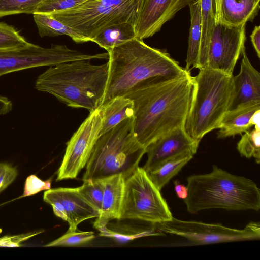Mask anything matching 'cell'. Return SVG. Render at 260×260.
<instances>
[{
    "label": "cell",
    "instance_id": "cell-28",
    "mask_svg": "<svg viewBox=\"0 0 260 260\" xmlns=\"http://www.w3.org/2000/svg\"><path fill=\"white\" fill-rule=\"evenodd\" d=\"M31 44L13 26L0 22V50L21 49Z\"/></svg>",
    "mask_w": 260,
    "mask_h": 260
},
{
    "label": "cell",
    "instance_id": "cell-26",
    "mask_svg": "<svg viewBox=\"0 0 260 260\" xmlns=\"http://www.w3.org/2000/svg\"><path fill=\"white\" fill-rule=\"evenodd\" d=\"M237 149L242 156L253 157L257 164L260 162V129L254 128L242 135L237 144Z\"/></svg>",
    "mask_w": 260,
    "mask_h": 260
},
{
    "label": "cell",
    "instance_id": "cell-20",
    "mask_svg": "<svg viewBox=\"0 0 260 260\" xmlns=\"http://www.w3.org/2000/svg\"><path fill=\"white\" fill-rule=\"evenodd\" d=\"M260 0H222V22L239 25L253 21L259 10Z\"/></svg>",
    "mask_w": 260,
    "mask_h": 260
},
{
    "label": "cell",
    "instance_id": "cell-40",
    "mask_svg": "<svg viewBox=\"0 0 260 260\" xmlns=\"http://www.w3.org/2000/svg\"><path fill=\"white\" fill-rule=\"evenodd\" d=\"M250 123L255 128L260 129V109L256 111L252 115Z\"/></svg>",
    "mask_w": 260,
    "mask_h": 260
},
{
    "label": "cell",
    "instance_id": "cell-1",
    "mask_svg": "<svg viewBox=\"0 0 260 260\" xmlns=\"http://www.w3.org/2000/svg\"><path fill=\"white\" fill-rule=\"evenodd\" d=\"M194 90L190 72L157 76L135 86L125 95L134 105V131L145 148L166 134L184 127Z\"/></svg>",
    "mask_w": 260,
    "mask_h": 260
},
{
    "label": "cell",
    "instance_id": "cell-7",
    "mask_svg": "<svg viewBox=\"0 0 260 260\" xmlns=\"http://www.w3.org/2000/svg\"><path fill=\"white\" fill-rule=\"evenodd\" d=\"M142 0H87L73 8L49 13L82 36L92 39L109 26L135 25Z\"/></svg>",
    "mask_w": 260,
    "mask_h": 260
},
{
    "label": "cell",
    "instance_id": "cell-4",
    "mask_svg": "<svg viewBox=\"0 0 260 260\" xmlns=\"http://www.w3.org/2000/svg\"><path fill=\"white\" fill-rule=\"evenodd\" d=\"M187 197L184 200L187 211L197 214L210 209L231 211L260 209V190L252 180L213 165L211 172L186 179Z\"/></svg>",
    "mask_w": 260,
    "mask_h": 260
},
{
    "label": "cell",
    "instance_id": "cell-8",
    "mask_svg": "<svg viewBox=\"0 0 260 260\" xmlns=\"http://www.w3.org/2000/svg\"><path fill=\"white\" fill-rule=\"evenodd\" d=\"M160 190L138 167L125 179L120 219H135L156 225L170 220L172 214Z\"/></svg>",
    "mask_w": 260,
    "mask_h": 260
},
{
    "label": "cell",
    "instance_id": "cell-39",
    "mask_svg": "<svg viewBox=\"0 0 260 260\" xmlns=\"http://www.w3.org/2000/svg\"><path fill=\"white\" fill-rule=\"evenodd\" d=\"M221 1L222 0H213L215 23L222 22Z\"/></svg>",
    "mask_w": 260,
    "mask_h": 260
},
{
    "label": "cell",
    "instance_id": "cell-3",
    "mask_svg": "<svg viewBox=\"0 0 260 260\" xmlns=\"http://www.w3.org/2000/svg\"><path fill=\"white\" fill-rule=\"evenodd\" d=\"M80 60L50 66L37 78L35 88L48 93L67 106L98 109L107 86L109 64L95 65Z\"/></svg>",
    "mask_w": 260,
    "mask_h": 260
},
{
    "label": "cell",
    "instance_id": "cell-33",
    "mask_svg": "<svg viewBox=\"0 0 260 260\" xmlns=\"http://www.w3.org/2000/svg\"><path fill=\"white\" fill-rule=\"evenodd\" d=\"M51 179L43 181L34 174L28 176L25 180L23 193L21 197L35 195L39 192L51 189Z\"/></svg>",
    "mask_w": 260,
    "mask_h": 260
},
{
    "label": "cell",
    "instance_id": "cell-27",
    "mask_svg": "<svg viewBox=\"0 0 260 260\" xmlns=\"http://www.w3.org/2000/svg\"><path fill=\"white\" fill-rule=\"evenodd\" d=\"M105 187V180L83 181V184L77 187L84 199L99 213L102 204Z\"/></svg>",
    "mask_w": 260,
    "mask_h": 260
},
{
    "label": "cell",
    "instance_id": "cell-37",
    "mask_svg": "<svg viewBox=\"0 0 260 260\" xmlns=\"http://www.w3.org/2000/svg\"><path fill=\"white\" fill-rule=\"evenodd\" d=\"M12 109L11 101L7 97L0 95V116L9 113Z\"/></svg>",
    "mask_w": 260,
    "mask_h": 260
},
{
    "label": "cell",
    "instance_id": "cell-16",
    "mask_svg": "<svg viewBox=\"0 0 260 260\" xmlns=\"http://www.w3.org/2000/svg\"><path fill=\"white\" fill-rule=\"evenodd\" d=\"M239 73L233 76V94L228 110L260 104V73L251 63L243 50Z\"/></svg>",
    "mask_w": 260,
    "mask_h": 260
},
{
    "label": "cell",
    "instance_id": "cell-6",
    "mask_svg": "<svg viewBox=\"0 0 260 260\" xmlns=\"http://www.w3.org/2000/svg\"><path fill=\"white\" fill-rule=\"evenodd\" d=\"M146 148L134 131V117L124 120L98 138L86 165L83 181L122 175L125 179L139 167Z\"/></svg>",
    "mask_w": 260,
    "mask_h": 260
},
{
    "label": "cell",
    "instance_id": "cell-31",
    "mask_svg": "<svg viewBox=\"0 0 260 260\" xmlns=\"http://www.w3.org/2000/svg\"><path fill=\"white\" fill-rule=\"evenodd\" d=\"M87 0H42L35 13L49 14L73 8Z\"/></svg>",
    "mask_w": 260,
    "mask_h": 260
},
{
    "label": "cell",
    "instance_id": "cell-15",
    "mask_svg": "<svg viewBox=\"0 0 260 260\" xmlns=\"http://www.w3.org/2000/svg\"><path fill=\"white\" fill-rule=\"evenodd\" d=\"M193 0H142L135 25L136 38L143 40L158 32L162 25Z\"/></svg>",
    "mask_w": 260,
    "mask_h": 260
},
{
    "label": "cell",
    "instance_id": "cell-9",
    "mask_svg": "<svg viewBox=\"0 0 260 260\" xmlns=\"http://www.w3.org/2000/svg\"><path fill=\"white\" fill-rule=\"evenodd\" d=\"M157 225V231L182 237L195 245L258 240L260 224L251 221L243 229L225 226L219 223L186 221L173 216L169 221Z\"/></svg>",
    "mask_w": 260,
    "mask_h": 260
},
{
    "label": "cell",
    "instance_id": "cell-2",
    "mask_svg": "<svg viewBox=\"0 0 260 260\" xmlns=\"http://www.w3.org/2000/svg\"><path fill=\"white\" fill-rule=\"evenodd\" d=\"M107 52L109 74L100 106L115 97L125 95L137 84L151 77L188 72L166 51L151 47L136 38Z\"/></svg>",
    "mask_w": 260,
    "mask_h": 260
},
{
    "label": "cell",
    "instance_id": "cell-22",
    "mask_svg": "<svg viewBox=\"0 0 260 260\" xmlns=\"http://www.w3.org/2000/svg\"><path fill=\"white\" fill-rule=\"evenodd\" d=\"M135 38V25L124 22L105 27L92 39L91 42L108 51Z\"/></svg>",
    "mask_w": 260,
    "mask_h": 260
},
{
    "label": "cell",
    "instance_id": "cell-11",
    "mask_svg": "<svg viewBox=\"0 0 260 260\" xmlns=\"http://www.w3.org/2000/svg\"><path fill=\"white\" fill-rule=\"evenodd\" d=\"M102 120L98 108L90 112L67 144L57 174V181L75 178L86 166L100 136Z\"/></svg>",
    "mask_w": 260,
    "mask_h": 260
},
{
    "label": "cell",
    "instance_id": "cell-13",
    "mask_svg": "<svg viewBox=\"0 0 260 260\" xmlns=\"http://www.w3.org/2000/svg\"><path fill=\"white\" fill-rule=\"evenodd\" d=\"M44 202L51 205L54 214L69 223V231L87 219L96 218L99 212L81 196L77 188L50 189L43 195Z\"/></svg>",
    "mask_w": 260,
    "mask_h": 260
},
{
    "label": "cell",
    "instance_id": "cell-18",
    "mask_svg": "<svg viewBox=\"0 0 260 260\" xmlns=\"http://www.w3.org/2000/svg\"><path fill=\"white\" fill-rule=\"evenodd\" d=\"M260 109V104H254L228 110L224 115L217 133L218 139H224L245 133L252 126L250 120Z\"/></svg>",
    "mask_w": 260,
    "mask_h": 260
},
{
    "label": "cell",
    "instance_id": "cell-32",
    "mask_svg": "<svg viewBox=\"0 0 260 260\" xmlns=\"http://www.w3.org/2000/svg\"><path fill=\"white\" fill-rule=\"evenodd\" d=\"M99 231L100 232V235L101 236L113 238L117 240L123 242L133 240L140 237L160 235L164 234L154 229L140 231L134 233L125 234L113 231L108 229L107 226L101 229Z\"/></svg>",
    "mask_w": 260,
    "mask_h": 260
},
{
    "label": "cell",
    "instance_id": "cell-10",
    "mask_svg": "<svg viewBox=\"0 0 260 260\" xmlns=\"http://www.w3.org/2000/svg\"><path fill=\"white\" fill-rule=\"evenodd\" d=\"M92 58L91 54L70 49L65 45H52L44 48L31 43L26 48L0 50V77L27 69Z\"/></svg>",
    "mask_w": 260,
    "mask_h": 260
},
{
    "label": "cell",
    "instance_id": "cell-12",
    "mask_svg": "<svg viewBox=\"0 0 260 260\" xmlns=\"http://www.w3.org/2000/svg\"><path fill=\"white\" fill-rule=\"evenodd\" d=\"M246 23L231 25L215 23L211 36L207 67L233 75L245 47Z\"/></svg>",
    "mask_w": 260,
    "mask_h": 260
},
{
    "label": "cell",
    "instance_id": "cell-14",
    "mask_svg": "<svg viewBox=\"0 0 260 260\" xmlns=\"http://www.w3.org/2000/svg\"><path fill=\"white\" fill-rule=\"evenodd\" d=\"M199 142L191 138L184 127L158 138L146 148L147 159L142 167L148 173L155 171L169 159L184 153L196 154Z\"/></svg>",
    "mask_w": 260,
    "mask_h": 260
},
{
    "label": "cell",
    "instance_id": "cell-34",
    "mask_svg": "<svg viewBox=\"0 0 260 260\" xmlns=\"http://www.w3.org/2000/svg\"><path fill=\"white\" fill-rule=\"evenodd\" d=\"M17 175L16 167L6 162H0V193L14 181Z\"/></svg>",
    "mask_w": 260,
    "mask_h": 260
},
{
    "label": "cell",
    "instance_id": "cell-29",
    "mask_svg": "<svg viewBox=\"0 0 260 260\" xmlns=\"http://www.w3.org/2000/svg\"><path fill=\"white\" fill-rule=\"evenodd\" d=\"M42 0H0V17L20 13L35 14Z\"/></svg>",
    "mask_w": 260,
    "mask_h": 260
},
{
    "label": "cell",
    "instance_id": "cell-25",
    "mask_svg": "<svg viewBox=\"0 0 260 260\" xmlns=\"http://www.w3.org/2000/svg\"><path fill=\"white\" fill-rule=\"evenodd\" d=\"M193 156L191 153L177 155L166 161L155 171L146 173L153 183L161 190L192 158Z\"/></svg>",
    "mask_w": 260,
    "mask_h": 260
},
{
    "label": "cell",
    "instance_id": "cell-19",
    "mask_svg": "<svg viewBox=\"0 0 260 260\" xmlns=\"http://www.w3.org/2000/svg\"><path fill=\"white\" fill-rule=\"evenodd\" d=\"M99 109L102 120L100 136L124 120L134 116L133 102L125 96L115 97L100 106Z\"/></svg>",
    "mask_w": 260,
    "mask_h": 260
},
{
    "label": "cell",
    "instance_id": "cell-36",
    "mask_svg": "<svg viewBox=\"0 0 260 260\" xmlns=\"http://www.w3.org/2000/svg\"><path fill=\"white\" fill-rule=\"evenodd\" d=\"M250 39L257 57L260 58V26H255L251 34Z\"/></svg>",
    "mask_w": 260,
    "mask_h": 260
},
{
    "label": "cell",
    "instance_id": "cell-21",
    "mask_svg": "<svg viewBox=\"0 0 260 260\" xmlns=\"http://www.w3.org/2000/svg\"><path fill=\"white\" fill-rule=\"evenodd\" d=\"M190 15V26L185 69L190 72L199 69L200 46L201 36L200 0H193L188 5Z\"/></svg>",
    "mask_w": 260,
    "mask_h": 260
},
{
    "label": "cell",
    "instance_id": "cell-23",
    "mask_svg": "<svg viewBox=\"0 0 260 260\" xmlns=\"http://www.w3.org/2000/svg\"><path fill=\"white\" fill-rule=\"evenodd\" d=\"M200 4L201 36L198 69L207 67L210 39L215 25L213 0H200Z\"/></svg>",
    "mask_w": 260,
    "mask_h": 260
},
{
    "label": "cell",
    "instance_id": "cell-5",
    "mask_svg": "<svg viewBox=\"0 0 260 260\" xmlns=\"http://www.w3.org/2000/svg\"><path fill=\"white\" fill-rule=\"evenodd\" d=\"M193 77L194 90L184 125L186 133L200 142L205 135L219 128L233 94V75L206 67Z\"/></svg>",
    "mask_w": 260,
    "mask_h": 260
},
{
    "label": "cell",
    "instance_id": "cell-30",
    "mask_svg": "<svg viewBox=\"0 0 260 260\" xmlns=\"http://www.w3.org/2000/svg\"><path fill=\"white\" fill-rule=\"evenodd\" d=\"M95 237L92 231L77 232L75 231H69L60 237L50 242L44 246L57 247V246H73L83 244L92 240Z\"/></svg>",
    "mask_w": 260,
    "mask_h": 260
},
{
    "label": "cell",
    "instance_id": "cell-38",
    "mask_svg": "<svg viewBox=\"0 0 260 260\" xmlns=\"http://www.w3.org/2000/svg\"><path fill=\"white\" fill-rule=\"evenodd\" d=\"M174 189L177 197L184 200L188 195V188L187 186L181 184L178 180L174 181Z\"/></svg>",
    "mask_w": 260,
    "mask_h": 260
},
{
    "label": "cell",
    "instance_id": "cell-24",
    "mask_svg": "<svg viewBox=\"0 0 260 260\" xmlns=\"http://www.w3.org/2000/svg\"><path fill=\"white\" fill-rule=\"evenodd\" d=\"M33 16L41 37L67 35L77 43L91 41L89 39L82 36L72 27L56 20L49 14L35 13Z\"/></svg>",
    "mask_w": 260,
    "mask_h": 260
},
{
    "label": "cell",
    "instance_id": "cell-35",
    "mask_svg": "<svg viewBox=\"0 0 260 260\" xmlns=\"http://www.w3.org/2000/svg\"><path fill=\"white\" fill-rule=\"evenodd\" d=\"M42 231H36L15 235H6L0 238V247H19L22 243Z\"/></svg>",
    "mask_w": 260,
    "mask_h": 260
},
{
    "label": "cell",
    "instance_id": "cell-17",
    "mask_svg": "<svg viewBox=\"0 0 260 260\" xmlns=\"http://www.w3.org/2000/svg\"><path fill=\"white\" fill-rule=\"evenodd\" d=\"M104 180L102 207L93 222V226L99 231L107 226L110 221L120 219L124 190L125 178L123 175H114Z\"/></svg>",
    "mask_w": 260,
    "mask_h": 260
}]
</instances>
